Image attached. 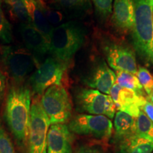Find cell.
<instances>
[{
	"label": "cell",
	"instance_id": "obj_12",
	"mask_svg": "<svg viewBox=\"0 0 153 153\" xmlns=\"http://www.w3.org/2000/svg\"><path fill=\"white\" fill-rule=\"evenodd\" d=\"M109 95L114 102L116 109L125 112L136 118L147 99L131 89L120 87L115 83L111 89Z\"/></svg>",
	"mask_w": 153,
	"mask_h": 153
},
{
	"label": "cell",
	"instance_id": "obj_3",
	"mask_svg": "<svg viewBox=\"0 0 153 153\" xmlns=\"http://www.w3.org/2000/svg\"><path fill=\"white\" fill-rule=\"evenodd\" d=\"M85 28L76 22H68L53 28L49 38L51 56L68 66L85 42Z\"/></svg>",
	"mask_w": 153,
	"mask_h": 153
},
{
	"label": "cell",
	"instance_id": "obj_2",
	"mask_svg": "<svg viewBox=\"0 0 153 153\" xmlns=\"http://www.w3.org/2000/svg\"><path fill=\"white\" fill-rule=\"evenodd\" d=\"M132 3L133 46L143 62L150 64L153 63V0H132Z\"/></svg>",
	"mask_w": 153,
	"mask_h": 153
},
{
	"label": "cell",
	"instance_id": "obj_11",
	"mask_svg": "<svg viewBox=\"0 0 153 153\" xmlns=\"http://www.w3.org/2000/svg\"><path fill=\"white\" fill-rule=\"evenodd\" d=\"M116 73L101 59L94 63L90 70L84 77L83 82L88 87L109 95L111 89L116 83Z\"/></svg>",
	"mask_w": 153,
	"mask_h": 153
},
{
	"label": "cell",
	"instance_id": "obj_25",
	"mask_svg": "<svg viewBox=\"0 0 153 153\" xmlns=\"http://www.w3.org/2000/svg\"><path fill=\"white\" fill-rule=\"evenodd\" d=\"M0 41L4 43H10L12 41L11 26L4 14L1 0H0Z\"/></svg>",
	"mask_w": 153,
	"mask_h": 153
},
{
	"label": "cell",
	"instance_id": "obj_15",
	"mask_svg": "<svg viewBox=\"0 0 153 153\" xmlns=\"http://www.w3.org/2000/svg\"><path fill=\"white\" fill-rule=\"evenodd\" d=\"M111 23L119 33H126L134 24V9L132 0H114Z\"/></svg>",
	"mask_w": 153,
	"mask_h": 153
},
{
	"label": "cell",
	"instance_id": "obj_16",
	"mask_svg": "<svg viewBox=\"0 0 153 153\" xmlns=\"http://www.w3.org/2000/svg\"><path fill=\"white\" fill-rule=\"evenodd\" d=\"M29 14L30 22L45 36L49 42L50 35L53 27L48 22L41 8V0H24Z\"/></svg>",
	"mask_w": 153,
	"mask_h": 153
},
{
	"label": "cell",
	"instance_id": "obj_6",
	"mask_svg": "<svg viewBox=\"0 0 153 153\" xmlns=\"http://www.w3.org/2000/svg\"><path fill=\"white\" fill-rule=\"evenodd\" d=\"M76 108L86 114L101 115L114 118L116 108L110 95L91 88H78L74 94Z\"/></svg>",
	"mask_w": 153,
	"mask_h": 153
},
{
	"label": "cell",
	"instance_id": "obj_9",
	"mask_svg": "<svg viewBox=\"0 0 153 153\" xmlns=\"http://www.w3.org/2000/svg\"><path fill=\"white\" fill-rule=\"evenodd\" d=\"M68 127L72 133L104 141L108 140L113 133L111 120L101 115L77 114L70 119Z\"/></svg>",
	"mask_w": 153,
	"mask_h": 153
},
{
	"label": "cell",
	"instance_id": "obj_26",
	"mask_svg": "<svg viewBox=\"0 0 153 153\" xmlns=\"http://www.w3.org/2000/svg\"><path fill=\"white\" fill-rule=\"evenodd\" d=\"M0 153H16L11 139L0 123Z\"/></svg>",
	"mask_w": 153,
	"mask_h": 153
},
{
	"label": "cell",
	"instance_id": "obj_24",
	"mask_svg": "<svg viewBox=\"0 0 153 153\" xmlns=\"http://www.w3.org/2000/svg\"><path fill=\"white\" fill-rule=\"evenodd\" d=\"M136 74L143 90L150 97L153 91V75L144 67H139Z\"/></svg>",
	"mask_w": 153,
	"mask_h": 153
},
{
	"label": "cell",
	"instance_id": "obj_1",
	"mask_svg": "<svg viewBox=\"0 0 153 153\" xmlns=\"http://www.w3.org/2000/svg\"><path fill=\"white\" fill-rule=\"evenodd\" d=\"M31 90L23 83H13L6 97L4 117L7 126L21 147L27 143L29 130Z\"/></svg>",
	"mask_w": 153,
	"mask_h": 153
},
{
	"label": "cell",
	"instance_id": "obj_10",
	"mask_svg": "<svg viewBox=\"0 0 153 153\" xmlns=\"http://www.w3.org/2000/svg\"><path fill=\"white\" fill-rule=\"evenodd\" d=\"M102 51L109 67L116 71H126L136 74L137 67L135 51L124 43L106 41Z\"/></svg>",
	"mask_w": 153,
	"mask_h": 153
},
{
	"label": "cell",
	"instance_id": "obj_23",
	"mask_svg": "<svg viewBox=\"0 0 153 153\" xmlns=\"http://www.w3.org/2000/svg\"><path fill=\"white\" fill-rule=\"evenodd\" d=\"M94 6L95 14L99 22L104 24L112 13L113 0H91Z\"/></svg>",
	"mask_w": 153,
	"mask_h": 153
},
{
	"label": "cell",
	"instance_id": "obj_21",
	"mask_svg": "<svg viewBox=\"0 0 153 153\" xmlns=\"http://www.w3.org/2000/svg\"><path fill=\"white\" fill-rule=\"evenodd\" d=\"M116 83L120 87L131 89L140 95L144 96V90L143 87L135 74L120 70V71H116Z\"/></svg>",
	"mask_w": 153,
	"mask_h": 153
},
{
	"label": "cell",
	"instance_id": "obj_22",
	"mask_svg": "<svg viewBox=\"0 0 153 153\" xmlns=\"http://www.w3.org/2000/svg\"><path fill=\"white\" fill-rule=\"evenodd\" d=\"M135 135L153 143V122L142 110L135 118Z\"/></svg>",
	"mask_w": 153,
	"mask_h": 153
},
{
	"label": "cell",
	"instance_id": "obj_20",
	"mask_svg": "<svg viewBox=\"0 0 153 153\" xmlns=\"http://www.w3.org/2000/svg\"><path fill=\"white\" fill-rule=\"evenodd\" d=\"M13 20L20 24H31L24 0H3Z\"/></svg>",
	"mask_w": 153,
	"mask_h": 153
},
{
	"label": "cell",
	"instance_id": "obj_27",
	"mask_svg": "<svg viewBox=\"0 0 153 153\" xmlns=\"http://www.w3.org/2000/svg\"><path fill=\"white\" fill-rule=\"evenodd\" d=\"M74 153H108L104 149L96 145H82L76 149Z\"/></svg>",
	"mask_w": 153,
	"mask_h": 153
},
{
	"label": "cell",
	"instance_id": "obj_19",
	"mask_svg": "<svg viewBox=\"0 0 153 153\" xmlns=\"http://www.w3.org/2000/svg\"><path fill=\"white\" fill-rule=\"evenodd\" d=\"M55 7L67 13L81 14L91 8V0H53Z\"/></svg>",
	"mask_w": 153,
	"mask_h": 153
},
{
	"label": "cell",
	"instance_id": "obj_13",
	"mask_svg": "<svg viewBox=\"0 0 153 153\" xmlns=\"http://www.w3.org/2000/svg\"><path fill=\"white\" fill-rule=\"evenodd\" d=\"M19 32L26 49L41 62L49 53V42L45 36L31 24H20Z\"/></svg>",
	"mask_w": 153,
	"mask_h": 153
},
{
	"label": "cell",
	"instance_id": "obj_5",
	"mask_svg": "<svg viewBox=\"0 0 153 153\" xmlns=\"http://www.w3.org/2000/svg\"><path fill=\"white\" fill-rule=\"evenodd\" d=\"M51 125L65 123L72 118V103L62 85H53L45 90L40 99Z\"/></svg>",
	"mask_w": 153,
	"mask_h": 153
},
{
	"label": "cell",
	"instance_id": "obj_4",
	"mask_svg": "<svg viewBox=\"0 0 153 153\" xmlns=\"http://www.w3.org/2000/svg\"><path fill=\"white\" fill-rule=\"evenodd\" d=\"M0 64L14 83H22L39 66V62L28 50L14 45L1 48Z\"/></svg>",
	"mask_w": 153,
	"mask_h": 153
},
{
	"label": "cell",
	"instance_id": "obj_7",
	"mask_svg": "<svg viewBox=\"0 0 153 153\" xmlns=\"http://www.w3.org/2000/svg\"><path fill=\"white\" fill-rule=\"evenodd\" d=\"M68 67L52 56L48 57L29 77L30 90L36 95L42 96L49 87L62 85Z\"/></svg>",
	"mask_w": 153,
	"mask_h": 153
},
{
	"label": "cell",
	"instance_id": "obj_30",
	"mask_svg": "<svg viewBox=\"0 0 153 153\" xmlns=\"http://www.w3.org/2000/svg\"><path fill=\"white\" fill-rule=\"evenodd\" d=\"M150 102L153 104V91L152 93L151 94V95L150 96Z\"/></svg>",
	"mask_w": 153,
	"mask_h": 153
},
{
	"label": "cell",
	"instance_id": "obj_18",
	"mask_svg": "<svg viewBox=\"0 0 153 153\" xmlns=\"http://www.w3.org/2000/svg\"><path fill=\"white\" fill-rule=\"evenodd\" d=\"M118 144L120 153H152L153 151V143L136 135Z\"/></svg>",
	"mask_w": 153,
	"mask_h": 153
},
{
	"label": "cell",
	"instance_id": "obj_28",
	"mask_svg": "<svg viewBox=\"0 0 153 153\" xmlns=\"http://www.w3.org/2000/svg\"><path fill=\"white\" fill-rule=\"evenodd\" d=\"M141 110L150 118L151 121L153 122V104L152 103L147 99L144 105L141 107Z\"/></svg>",
	"mask_w": 153,
	"mask_h": 153
},
{
	"label": "cell",
	"instance_id": "obj_8",
	"mask_svg": "<svg viewBox=\"0 0 153 153\" xmlns=\"http://www.w3.org/2000/svg\"><path fill=\"white\" fill-rule=\"evenodd\" d=\"M51 122L41 101L36 97L31 102L27 140L28 153H47V135Z\"/></svg>",
	"mask_w": 153,
	"mask_h": 153
},
{
	"label": "cell",
	"instance_id": "obj_17",
	"mask_svg": "<svg viewBox=\"0 0 153 153\" xmlns=\"http://www.w3.org/2000/svg\"><path fill=\"white\" fill-rule=\"evenodd\" d=\"M114 137L118 143L135 135V118L125 112L118 111L114 120Z\"/></svg>",
	"mask_w": 153,
	"mask_h": 153
},
{
	"label": "cell",
	"instance_id": "obj_29",
	"mask_svg": "<svg viewBox=\"0 0 153 153\" xmlns=\"http://www.w3.org/2000/svg\"><path fill=\"white\" fill-rule=\"evenodd\" d=\"M6 87H7V76L2 72L0 71V103L4 97Z\"/></svg>",
	"mask_w": 153,
	"mask_h": 153
},
{
	"label": "cell",
	"instance_id": "obj_14",
	"mask_svg": "<svg viewBox=\"0 0 153 153\" xmlns=\"http://www.w3.org/2000/svg\"><path fill=\"white\" fill-rule=\"evenodd\" d=\"M73 135L65 123L51 125L47 135V153H72Z\"/></svg>",
	"mask_w": 153,
	"mask_h": 153
}]
</instances>
